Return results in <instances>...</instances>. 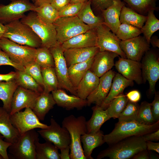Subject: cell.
Segmentation results:
<instances>
[{
  "instance_id": "cell-43",
  "label": "cell",
  "mask_w": 159,
  "mask_h": 159,
  "mask_svg": "<svg viewBox=\"0 0 159 159\" xmlns=\"http://www.w3.org/2000/svg\"><path fill=\"white\" fill-rule=\"evenodd\" d=\"M141 33V29L127 24L122 23L115 34L121 40H125L138 36Z\"/></svg>"
},
{
  "instance_id": "cell-44",
  "label": "cell",
  "mask_w": 159,
  "mask_h": 159,
  "mask_svg": "<svg viewBox=\"0 0 159 159\" xmlns=\"http://www.w3.org/2000/svg\"><path fill=\"white\" fill-rule=\"evenodd\" d=\"M139 107L137 102L128 100L126 107L118 118V122L136 121Z\"/></svg>"
},
{
  "instance_id": "cell-13",
  "label": "cell",
  "mask_w": 159,
  "mask_h": 159,
  "mask_svg": "<svg viewBox=\"0 0 159 159\" xmlns=\"http://www.w3.org/2000/svg\"><path fill=\"white\" fill-rule=\"evenodd\" d=\"M49 128L38 131V133L46 141L53 143L60 150L70 145L71 140L67 129L61 127L55 120L51 118Z\"/></svg>"
},
{
  "instance_id": "cell-34",
  "label": "cell",
  "mask_w": 159,
  "mask_h": 159,
  "mask_svg": "<svg viewBox=\"0 0 159 159\" xmlns=\"http://www.w3.org/2000/svg\"><path fill=\"white\" fill-rule=\"evenodd\" d=\"M58 150L50 142L46 141L41 143L39 141L36 144V159H60Z\"/></svg>"
},
{
  "instance_id": "cell-24",
  "label": "cell",
  "mask_w": 159,
  "mask_h": 159,
  "mask_svg": "<svg viewBox=\"0 0 159 159\" xmlns=\"http://www.w3.org/2000/svg\"><path fill=\"white\" fill-rule=\"evenodd\" d=\"M133 81L123 77L119 73H115L114 77L109 92L100 106L104 110L107 108L112 100L123 92L125 88L134 85Z\"/></svg>"
},
{
  "instance_id": "cell-19",
  "label": "cell",
  "mask_w": 159,
  "mask_h": 159,
  "mask_svg": "<svg viewBox=\"0 0 159 159\" xmlns=\"http://www.w3.org/2000/svg\"><path fill=\"white\" fill-rule=\"evenodd\" d=\"M114 52L99 51L94 57L90 70L99 77L111 70L114 65V59L119 56Z\"/></svg>"
},
{
  "instance_id": "cell-11",
  "label": "cell",
  "mask_w": 159,
  "mask_h": 159,
  "mask_svg": "<svg viewBox=\"0 0 159 159\" xmlns=\"http://www.w3.org/2000/svg\"><path fill=\"white\" fill-rule=\"evenodd\" d=\"M11 122L17 129L19 135L36 128H49V126L41 123L30 108H26L23 111H19L10 115Z\"/></svg>"
},
{
  "instance_id": "cell-40",
  "label": "cell",
  "mask_w": 159,
  "mask_h": 159,
  "mask_svg": "<svg viewBox=\"0 0 159 159\" xmlns=\"http://www.w3.org/2000/svg\"><path fill=\"white\" fill-rule=\"evenodd\" d=\"M154 11L152 10L148 12L145 24L141 28L142 33L150 44L153 34L159 29V20L154 14Z\"/></svg>"
},
{
  "instance_id": "cell-46",
  "label": "cell",
  "mask_w": 159,
  "mask_h": 159,
  "mask_svg": "<svg viewBox=\"0 0 159 159\" xmlns=\"http://www.w3.org/2000/svg\"><path fill=\"white\" fill-rule=\"evenodd\" d=\"M83 3H69L59 11V17L77 15Z\"/></svg>"
},
{
  "instance_id": "cell-39",
  "label": "cell",
  "mask_w": 159,
  "mask_h": 159,
  "mask_svg": "<svg viewBox=\"0 0 159 159\" xmlns=\"http://www.w3.org/2000/svg\"><path fill=\"white\" fill-rule=\"evenodd\" d=\"M43 21L51 24L59 17V11L51 4H45L36 7L34 11Z\"/></svg>"
},
{
  "instance_id": "cell-25",
  "label": "cell",
  "mask_w": 159,
  "mask_h": 159,
  "mask_svg": "<svg viewBox=\"0 0 159 159\" xmlns=\"http://www.w3.org/2000/svg\"><path fill=\"white\" fill-rule=\"evenodd\" d=\"M10 115V112L3 107H0V133L5 141L13 144L17 140L20 135L11 122Z\"/></svg>"
},
{
  "instance_id": "cell-55",
  "label": "cell",
  "mask_w": 159,
  "mask_h": 159,
  "mask_svg": "<svg viewBox=\"0 0 159 159\" xmlns=\"http://www.w3.org/2000/svg\"><path fill=\"white\" fill-rule=\"evenodd\" d=\"M132 158L133 159H150L149 152L147 149L143 150L135 154Z\"/></svg>"
},
{
  "instance_id": "cell-64",
  "label": "cell",
  "mask_w": 159,
  "mask_h": 159,
  "mask_svg": "<svg viewBox=\"0 0 159 159\" xmlns=\"http://www.w3.org/2000/svg\"></svg>"
},
{
  "instance_id": "cell-61",
  "label": "cell",
  "mask_w": 159,
  "mask_h": 159,
  "mask_svg": "<svg viewBox=\"0 0 159 159\" xmlns=\"http://www.w3.org/2000/svg\"><path fill=\"white\" fill-rule=\"evenodd\" d=\"M88 0H70V3H84Z\"/></svg>"
},
{
  "instance_id": "cell-1",
  "label": "cell",
  "mask_w": 159,
  "mask_h": 159,
  "mask_svg": "<svg viewBox=\"0 0 159 159\" xmlns=\"http://www.w3.org/2000/svg\"><path fill=\"white\" fill-rule=\"evenodd\" d=\"M146 149V141L143 136H133L109 145L108 148L100 152L97 158L105 157L110 159L132 158L139 152Z\"/></svg>"
},
{
  "instance_id": "cell-4",
  "label": "cell",
  "mask_w": 159,
  "mask_h": 159,
  "mask_svg": "<svg viewBox=\"0 0 159 159\" xmlns=\"http://www.w3.org/2000/svg\"><path fill=\"white\" fill-rule=\"evenodd\" d=\"M4 37L19 44L37 48L42 46L39 37L28 25L17 20L5 24Z\"/></svg>"
},
{
  "instance_id": "cell-28",
  "label": "cell",
  "mask_w": 159,
  "mask_h": 159,
  "mask_svg": "<svg viewBox=\"0 0 159 159\" xmlns=\"http://www.w3.org/2000/svg\"><path fill=\"white\" fill-rule=\"evenodd\" d=\"M56 104L52 93L43 91L38 97L32 110L39 120L43 121Z\"/></svg>"
},
{
  "instance_id": "cell-26",
  "label": "cell",
  "mask_w": 159,
  "mask_h": 159,
  "mask_svg": "<svg viewBox=\"0 0 159 159\" xmlns=\"http://www.w3.org/2000/svg\"><path fill=\"white\" fill-rule=\"evenodd\" d=\"M99 79L90 69L88 70L76 88L77 96L86 100L97 86Z\"/></svg>"
},
{
  "instance_id": "cell-57",
  "label": "cell",
  "mask_w": 159,
  "mask_h": 159,
  "mask_svg": "<svg viewBox=\"0 0 159 159\" xmlns=\"http://www.w3.org/2000/svg\"><path fill=\"white\" fill-rule=\"evenodd\" d=\"M60 158L61 159H70L69 151L70 146L69 145L67 147L61 149Z\"/></svg>"
},
{
  "instance_id": "cell-35",
  "label": "cell",
  "mask_w": 159,
  "mask_h": 159,
  "mask_svg": "<svg viewBox=\"0 0 159 159\" xmlns=\"http://www.w3.org/2000/svg\"><path fill=\"white\" fill-rule=\"evenodd\" d=\"M15 80L19 86L34 92L41 93L43 88L29 74L24 71L16 70Z\"/></svg>"
},
{
  "instance_id": "cell-53",
  "label": "cell",
  "mask_w": 159,
  "mask_h": 159,
  "mask_svg": "<svg viewBox=\"0 0 159 159\" xmlns=\"http://www.w3.org/2000/svg\"><path fill=\"white\" fill-rule=\"evenodd\" d=\"M159 129L151 132L145 134L143 137L145 141L159 140Z\"/></svg>"
},
{
  "instance_id": "cell-60",
  "label": "cell",
  "mask_w": 159,
  "mask_h": 159,
  "mask_svg": "<svg viewBox=\"0 0 159 159\" xmlns=\"http://www.w3.org/2000/svg\"><path fill=\"white\" fill-rule=\"evenodd\" d=\"M6 30V27L5 25H3L0 22V39L4 37Z\"/></svg>"
},
{
  "instance_id": "cell-63",
  "label": "cell",
  "mask_w": 159,
  "mask_h": 159,
  "mask_svg": "<svg viewBox=\"0 0 159 159\" xmlns=\"http://www.w3.org/2000/svg\"><path fill=\"white\" fill-rule=\"evenodd\" d=\"M33 2V3L34 4L35 2L36 1V0H32Z\"/></svg>"
},
{
  "instance_id": "cell-52",
  "label": "cell",
  "mask_w": 159,
  "mask_h": 159,
  "mask_svg": "<svg viewBox=\"0 0 159 159\" xmlns=\"http://www.w3.org/2000/svg\"><path fill=\"white\" fill-rule=\"evenodd\" d=\"M70 0H52L51 4L59 11L64 7L70 3Z\"/></svg>"
},
{
  "instance_id": "cell-6",
  "label": "cell",
  "mask_w": 159,
  "mask_h": 159,
  "mask_svg": "<svg viewBox=\"0 0 159 159\" xmlns=\"http://www.w3.org/2000/svg\"><path fill=\"white\" fill-rule=\"evenodd\" d=\"M53 24L56 31L57 42L61 45L70 38L91 29L77 15L59 17Z\"/></svg>"
},
{
  "instance_id": "cell-47",
  "label": "cell",
  "mask_w": 159,
  "mask_h": 159,
  "mask_svg": "<svg viewBox=\"0 0 159 159\" xmlns=\"http://www.w3.org/2000/svg\"><path fill=\"white\" fill-rule=\"evenodd\" d=\"M9 65L16 70L24 71V67L13 61L8 55L0 48V66Z\"/></svg>"
},
{
  "instance_id": "cell-48",
  "label": "cell",
  "mask_w": 159,
  "mask_h": 159,
  "mask_svg": "<svg viewBox=\"0 0 159 159\" xmlns=\"http://www.w3.org/2000/svg\"><path fill=\"white\" fill-rule=\"evenodd\" d=\"M94 9L100 11L105 9L113 4V0H89Z\"/></svg>"
},
{
  "instance_id": "cell-33",
  "label": "cell",
  "mask_w": 159,
  "mask_h": 159,
  "mask_svg": "<svg viewBox=\"0 0 159 159\" xmlns=\"http://www.w3.org/2000/svg\"><path fill=\"white\" fill-rule=\"evenodd\" d=\"M19 86L15 79L8 82H0V100L3 102V107L9 112L13 95Z\"/></svg>"
},
{
  "instance_id": "cell-8",
  "label": "cell",
  "mask_w": 159,
  "mask_h": 159,
  "mask_svg": "<svg viewBox=\"0 0 159 159\" xmlns=\"http://www.w3.org/2000/svg\"><path fill=\"white\" fill-rule=\"evenodd\" d=\"M0 48L13 61L24 67L35 60L36 48L19 44L4 37L0 39Z\"/></svg>"
},
{
  "instance_id": "cell-45",
  "label": "cell",
  "mask_w": 159,
  "mask_h": 159,
  "mask_svg": "<svg viewBox=\"0 0 159 159\" xmlns=\"http://www.w3.org/2000/svg\"><path fill=\"white\" fill-rule=\"evenodd\" d=\"M24 67V71L30 75L44 88L41 68L39 65L34 61Z\"/></svg>"
},
{
  "instance_id": "cell-15",
  "label": "cell",
  "mask_w": 159,
  "mask_h": 159,
  "mask_svg": "<svg viewBox=\"0 0 159 159\" xmlns=\"http://www.w3.org/2000/svg\"><path fill=\"white\" fill-rule=\"evenodd\" d=\"M120 46L127 58L140 62L145 54L150 50V45L144 36L139 35L121 40Z\"/></svg>"
},
{
  "instance_id": "cell-2",
  "label": "cell",
  "mask_w": 159,
  "mask_h": 159,
  "mask_svg": "<svg viewBox=\"0 0 159 159\" xmlns=\"http://www.w3.org/2000/svg\"><path fill=\"white\" fill-rule=\"evenodd\" d=\"M159 128V121L150 125L141 124L135 121L118 122L110 133L104 135L103 140L105 143L110 145L130 136H143Z\"/></svg>"
},
{
  "instance_id": "cell-5",
  "label": "cell",
  "mask_w": 159,
  "mask_h": 159,
  "mask_svg": "<svg viewBox=\"0 0 159 159\" xmlns=\"http://www.w3.org/2000/svg\"><path fill=\"white\" fill-rule=\"evenodd\" d=\"M20 20L30 26L39 37L41 41V47L49 49L59 44L57 41L56 31L53 24L42 20L35 12L31 11Z\"/></svg>"
},
{
  "instance_id": "cell-20",
  "label": "cell",
  "mask_w": 159,
  "mask_h": 159,
  "mask_svg": "<svg viewBox=\"0 0 159 159\" xmlns=\"http://www.w3.org/2000/svg\"><path fill=\"white\" fill-rule=\"evenodd\" d=\"M51 92L56 104L67 110L74 108L80 110L87 105L86 99L74 95H69L62 89H58Z\"/></svg>"
},
{
  "instance_id": "cell-58",
  "label": "cell",
  "mask_w": 159,
  "mask_h": 159,
  "mask_svg": "<svg viewBox=\"0 0 159 159\" xmlns=\"http://www.w3.org/2000/svg\"><path fill=\"white\" fill-rule=\"evenodd\" d=\"M154 47H159V39L156 36L151 37L150 40V44Z\"/></svg>"
},
{
  "instance_id": "cell-32",
  "label": "cell",
  "mask_w": 159,
  "mask_h": 159,
  "mask_svg": "<svg viewBox=\"0 0 159 159\" xmlns=\"http://www.w3.org/2000/svg\"><path fill=\"white\" fill-rule=\"evenodd\" d=\"M147 19V16L141 15L125 5L121 10L120 21L121 24H126L141 29Z\"/></svg>"
},
{
  "instance_id": "cell-37",
  "label": "cell",
  "mask_w": 159,
  "mask_h": 159,
  "mask_svg": "<svg viewBox=\"0 0 159 159\" xmlns=\"http://www.w3.org/2000/svg\"><path fill=\"white\" fill-rule=\"evenodd\" d=\"M44 91L50 93L59 89L58 82L54 67L41 68Z\"/></svg>"
},
{
  "instance_id": "cell-17",
  "label": "cell",
  "mask_w": 159,
  "mask_h": 159,
  "mask_svg": "<svg viewBox=\"0 0 159 159\" xmlns=\"http://www.w3.org/2000/svg\"><path fill=\"white\" fill-rule=\"evenodd\" d=\"M115 72L110 70L100 77L99 83L96 88L87 97V105L92 104L100 106L110 91Z\"/></svg>"
},
{
  "instance_id": "cell-10",
  "label": "cell",
  "mask_w": 159,
  "mask_h": 159,
  "mask_svg": "<svg viewBox=\"0 0 159 159\" xmlns=\"http://www.w3.org/2000/svg\"><path fill=\"white\" fill-rule=\"evenodd\" d=\"M36 6L29 0H11L7 5L0 4V22L7 24L20 20L25 13L34 11Z\"/></svg>"
},
{
  "instance_id": "cell-54",
  "label": "cell",
  "mask_w": 159,
  "mask_h": 159,
  "mask_svg": "<svg viewBox=\"0 0 159 159\" xmlns=\"http://www.w3.org/2000/svg\"><path fill=\"white\" fill-rule=\"evenodd\" d=\"M16 75V72H11L5 74H0V82H8L15 79Z\"/></svg>"
},
{
  "instance_id": "cell-14",
  "label": "cell",
  "mask_w": 159,
  "mask_h": 159,
  "mask_svg": "<svg viewBox=\"0 0 159 159\" xmlns=\"http://www.w3.org/2000/svg\"><path fill=\"white\" fill-rule=\"evenodd\" d=\"M97 41V46L99 51H109L117 54L120 57L126 58V57L120 48L121 40L110 29L102 24L96 28Z\"/></svg>"
},
{
  "instance_id": "cell-49",
  "label": "cell",
  "mask_w": 159,
  "mask_h": 159,
  "mask_svg": "<svg viewBox=\"0 0 159 159\" xmlns=\"http://www.w3.org/2000/svg\"><path fill=\"white\" fill-rule=\"evenodd\" d=\"M154 99L150 103L152 114L155 122L159 121V94L158 92L155 93Z\"/></svg>"
},
{
  "instance_id": "cell-30",
  "label": "cell",
  "mask_w": 159,
  "mask_h": 159,
  "mask_svg": "<svg viewBox=\"0 0 159 159\" xmlns=\"http://www.w3.org/2000/svg\"><path fill=\"white\" fill-rule=\"evenodd\" d=\"M77 16L83 22L88 25L91 29H95L104 21L102 17L96 16L91 8V2L88 0L83 4Z\"/></svg>"
},
{
  "instance_id": "cell-36",
  "label": "cell",
  "mask_w": 159,
  "mask_h": 159,
  "mask_svg": "<svg viewBox=\"0 0 159 159\" xmlns=\"http://www.w3.org/2000/svg\"><path fill=\"white\" fill-rule=\"evenodd\" d=\"M127 3L129 8L143 15L147 16L152 10L157 9L156 6L157 0H122Z\"/></svg>"
},
{
  "instance_id": "cell-23",
  "label": "cell",
  "mask_w": 159,
  "mask_h": 159,
  "mask_svg": "<svg viewBox=\"0 0 159 159\" xmlns=\"http://www.w3.org/2000/svg\"><path fill=\"white\" fill-rule=\"evenodd\" d=\"M112 4L106 9L101 11L103 19V24L108 27L116 34L120 25V16L122 7L125 5L121 0H113Z\"/></svg>"
},
{
  "instance_id": "cell-9",
  "label": "cell",
  "mask_w": 159,
  "mask_h": 159,
  "mask_svg": "<svg viewBox=\"0 0 159 159\" xmlns=\"http://www.w3.org/2000/svg\"><path fill=\"white\" fill-rule=\"evenodd\" d=\"M54 61V69L57 78L59 89H63L77 96L68 75V67L64 55V50L60 44L49 49Z\"/></svg>"
},
{
  "instance_id": "cell-27",
  "label": "cell",
  "mask_w": 159,
  "mask_h": 159,
  "mask_svg": "<svg viewBox=\"0 0 159 159\" xmlns=\"http://www.w3.org/2000/svg\"><path fill=\"white\" fill-rule=\"evenodd\" d=\"M103 135V132L100 130L96 132L86 133L81 136V141L83 144V153L86 159H93L91 155L93 150L105 143Z\"/></svg>"
},
{
  "instance_id": "cell-38",
  "label": "cell",
  "mask_w": 159,
  "mask_h": 159,
  "mask_svg": "<svg viewBox=\"0 0 159 159\" xmlns=\"http://www.w3.org/2000/svg\"><path fill=\"white\" fill-rule=\"evenodd\" d=\"M128 100L123 92L114 98L106 109L110 118H118L126 107Z\"/></svg>"
},
{
  "instance_id": "cell-56",
  "label": "cell",
  "mask_w": 159,
  "mask_h": 159,
  "mask_svg": "<svg viewBox=\"0 0 159 159\" xmlns=\"http://www.w3.org/2000/svg\"><path fill=\"white\" fill-rule=\"evenodd\" d=\"M147 149L148 151H154L159 153V143H154L151 141H146Z\"/></svg>"
},
{
  "instance_id": "cell-59",
  "label": "cell",
  "mask_w": 159,
  "mask_h": 159,
  "mask_svg": "<svg viewBox=\"0 0 159 159\" xmlns=\"http://www.w3.org/2000/svg\"><path fill=\"white\" fill-rule=\"evenodd\" d=\"M52 0H36L34 3L36 7L45 4H51Z\"/></svg>"
},
{
  "instance_id": "cell-12",
  "label": "cell",
  "mask_w": 159,
  "mask_h": 159,
  "mask_svg": "<svg viewBox=\"0 0 159 159\" xmlns=\"http://www.w3.org/2000/svg\"><path fill=\"white\" fill-rule=\"evenodd\" d=\"M142 64L143 83L148 82L149 93L153 95L155 92V85L159 79V61L155 54L150 50L143 57Z\"/></svg>"
},
{
  "instance_id": "cell-62",
  "label": "cell",
  "mask_w": 159,
  "mask_h": 159,
  "mask_svg": "<svg viewBox=\"0 0 159 159\" xmlns=\"http://www.w3.org/2000/svg\"><path fill=\"white\" fill-rule=\"evenodd\" d=\"M0 159H4L3 156L0 154Z\"/></svg>"
},
{
  "instance_id": "cell-31",
  "label": "cell",
  "mask_w": 159,
  "mask_h": 159,
  "mask_svg": "<svg viewBox=\"0 0 159 159\" xmlns=\"http://www.w3.org/2000/svg\"><path fill=\"white\" fill-rule=\"evenodd\" d=\"M94 57L85 62L72 64L68 67L69 80L75 90L87 71L90 69Z\"/></svg>"
},
{
  "instance_id": "cell-50",
  "label": "cell",
  "mask_w": 159,
  "mask_h": 159,
  "mask_svg": "<svg viewBox=\"0 0 159 159\" xmlns=\"http://www.w3.org/2000/svg\"><path fill=\"white\" fill-rule=\"evenodd\" d=\"M2 135L0 133V154L3 156L4 159H9L7 150L12 144L3 140Z\"/></svg>"
},
{
  "instance_id": "cell-42",
  "label": "cell",
  "mask_w": 159,
  "mask_h": 159,
  "mask_svg": "<svg viewBox=\"0 0 159 159\" xmlns=\"http://www.w3.org/2000/svg\"><path fill=\"white\" fill-rule=\"evenodd\" d=\"M136 121L147 125H151L156 122L152 114L150 103L145 101L141 103Z\"/></svg>"
},
{
  "instance_id": "cell-41",
  "label": "cell",
  "mask_w": 159,
  "mask_h": 159,
  "mask_svg": "<svg viewBox=\"0 0 159 159\" xmlns=\"http://www.w3.org/2000/svg\"><path fill=\"white\" fill-rule=\"evenodd\" d=\"M35 61L41 68L54 67L53 56L49 49L40 47L36 48Z\"/></svg>"
},
{
  "instance_id": "cell-16",
  "label": "cell",
  "mask_w": 159,
  "mask_h": 159,
  "mask_svg": "<svg viewBox=\"0 0 159 159\" xmlns=\"http://www.w3.org/2000/svg\"><path fill=\"white\" fill-rule=\"evenodd\" d=\"M40 93L19 86L13 96L10 115L19 111L24 108H30L32 110Z\"/></svg>"
},
{
  "instance_id": "cell-7",
  "label": "cell",
  "mask_w": 159,
  "mask_h": 159,
  "mask_svg": "<svg viewBox=\"0 0 159 159\" xmlns=\"http://www.w3.org/2000/svg\"><path fill=\"white\" fill-rule=\"evenodd\" d=\"M39 134L34 129L20 135L8 148L9 153L16 159H36L35 148Z\"/></svg>"
},
{
  "instance_id": "cell-22",
  "label": "cell",
  "mask_w": 159,
  "mask_h": 159,
  "mask_svg": "<svg viewBox=\"0 0 159 159\" xmlns=\"http://www.w3.org/2000/svg\"><path fill=\"white\" fill-rule=\"evenodd\" d=\"M97 41L96 29H90L67 40L61 45L64 50L70 48L90 47L97 46Z\"/></svg>"
},
{
  "instance_id": "cell-18",
  "label": "cell",
  "mask_w": 159,
  "mask_h": 159,
  "mask_svg": "<svg viewBox=\"0 0 159 159\" xmlns=\"http://www.w3.org/2000/svg\"><path fill=\"white\" fill-rule=\"evenodd\" d=\"M115 66L119 73L125 78L134 81L138 85L143 83L140 62L120 57Z\"/></svg>"
},
{
  "instance_id": "cell-21",
  "label": "cell",
  "mask_w": 159,
  "mask_h": 159,
  "mask_svg": "<svg viewBox=\"0 0 159 159\" xmlns=\"http://www.w3.org/2000/svg\"><path fill=\"white\" fill-rule=\"evenodd\" d=\"M99 51L97 46L70 48L64 50V55L68 67L71 65L87 61L94 57Z\"/></svg>"
},
{
  "instance_id": "cell-51",
  "label": "cell",
  "mask_w": 159,
  "mask_h": 159,
  "mask_svg": "<svg viewBox=\"0 0 159 159\" xmlns=\"http://www.w3.org/2000/svg\"><path fill=\"white\" fill-rule=\"evenodd\" d=\"M126 95L129 101L134 102H137L141 98L140 93L136 90L129 92Z\"/></svg>"
},
{
  "instance_id": "cell-3",
  "label": "cell",
  "mask_w": 159,
  "mask_h": 159,
  "mask_svg": "<svg viewBox=\"0 0 159 159\" xmlns=\"http://www.w3.org/2000/svg\"><path fill=\"white\" fill-rule=\"evenodd\" d=\"M85 117L82 115L76 117L71 115L65 117L62 126L69 132L70 138V159H86L81 141L82 135L87 133Z\"/></svg>"
},
{
  "instance_id": "cell-29",
  "label": "cell",
  "mask_w": 159,
  "mask_h": 159,
  "mask_svg": "<svg viewBox=\"0 0 159 159\" xmlns=\"http://www.w3.org/2000/svg\"><path fill=\"white\" fill-rule=\"evenodd\" d=\"M93 113L91 118L86 121L87 133H94L100 130L102 125L110 118L107 110L96 105L92 108Z\"/></svg>"
}]
</instances>
